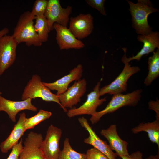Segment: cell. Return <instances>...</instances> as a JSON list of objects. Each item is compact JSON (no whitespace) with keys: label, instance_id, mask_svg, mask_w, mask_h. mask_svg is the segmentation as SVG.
<instances>
[{"label":"cell","instance_id":"obj_27","mask_svg":"<svg viewBox=\"0 0 159 159\" xmlns=\"http://www.w3.org/2000/svg\"><path fill=\"white\" fill-rule=\"evenodd\" d=\"M86 154L87 159H109L104 154L94 148L88 149Z\"/></svg>","mask_w":159,"mask_h":159},{"label":"cell","instance_id":"obj_1","mask_svg":"<svg viewBox=\"0 0 159 159\" xmlns=\"http://www.w3.org/2000/svg\"><path fill=\"white\" fill-rule=\"evenodd\" d=\"M129 5V10L132 17V26L136 33L139 35H146L152 32L148 21V17L150 14L158 11L154 8L149 0H138L135 4L127 0Z\"/></svg>","mask_w":159,"mask_h":159},{"label":"cell","instance_id":"obj_24","mask_svg":"<svg viewBox=\"0 0 159 159\" xmlns=\"http://www.w3.org/2000/svg\"><path fill=\"white\" fill-rule=\"evenodd\" d=\"M52 115V113L49 111L40 110L38 112L33 116L25 120V129H33L38 124L49 118Z\"/></svg>","mask_w":159,"mask_h":159},{"label":"cell","instance_id":"obj_20","mask_svg":"<svg viewBox=\"0 0 159 159\" xmlns=\"http://www.w3.org/2000/svg\"><path fill=\"white\" fill-rule=\"evenodd\" d=\"M131 131L134 134L141 132H146L150 140L157 144L159 150V120L156 119L151 122L140 123L132 128Z\"/></svg>","mask_w":159,"mask_h":159},{"label":"cell","instance_id":"obj_17","mask_svg":"<svg viewBox=\"0 0 159 159\" xmlns=\"http://www.w3.org/2000/svg\"><path fill=\"white\" fill-rule=\"evenodd\" d=\"M100 133L108 141L110 148L115 152L117 156L121 158L129 155L127 149L128 143L119 137L116 125L112 124L107 129L102 130Z\"/></svg>","mask_w":159,"mask_h":159},{"label":"cell","instance_id":"obj_12","mask_svg":"<svg viewBox=\"0 0 159 159\" xmlns=\"http://www.w3.org/2000/svg\"><path fill=\"white\" fill-rule=\"evenodd\" d=\"M137 39L143 43V46L141 50L135 56L127 58L126 56L127 49L122 48L124 54L122 57L121 61L124 63H129L131 61L136 60L140 61L144 55L153 52L155 48L159 49V33L158 32H152L150 34L146 35H139Z\"/></svg>","mask_w":159,"mask_h":159},{"label":"cell","instance_id":"obj_30","mask_svg":"<svg viewBox=\"0 0 159 159\" xmlns=\"http://www.w3.org/2000/svg\"><path fill=\"white\" fill-rule=\"evenodd\" d=\"M143 155L140 151L134 152L128 155L123 157L122 159H143Z\"/></svg>","mask_w":159,"mask_h":159},{"label":"cell","instance_id":"obj_28","mask_svg":"<svg viewBox=\"0 0 159 159\" xmlns=\"http://www.w3.org/2000/svg\"><path fill=\"white\" fill-rule=\"evenodd\" d=\"M23 140L21 138L19 142L14 145L12 148V150L7 159H18L19 155L23 147Z\"/></svg>","mask_w":159,"mask_h":159},{"label":"cell","instance_id":"obj_23","mask_svg":"<svg viewBox=\"0 0 159 159\" xmlns=\"http://www.w3.org/2000/svg\"><path fill=\"white\" fill-rule=\"evenodd\" d=\"M58 159H87L86 154L79 153L71 147L69 139H65L62 150H60Z\"/></svg>","mask_w":159,"mask_h":159},{"label":"cell","instance_id":"obj_22","mask_svg":"<svg viewBox=\"0 0 159 159\" xmlns=\"http://www.w3.org/2000/svg\"><path fill=\"white\" fill-rule=\"evenodd\" d=\"M35 20V30L40 41L42 43L45 42L48 40L50 31L47 20L44 15L36 17Z\"/></svg>","mask_w":159,"mask_h":159},{"label":"cell","instance_id":"obj_9","mask_svg":"<svg viewBox=\"0 0 159 159\" xmlns=\"http://www.w3.org/2000/svg\"><path fill=\"white\" fill-rule=\"evenodd\" d=\"M62 132L61 129L52 125L49 127L41 147L45 159H58Z\"/></svg>","mask_w":159,"mask_h":159},{"label":"cell","instance_id":"obj_31","mask_svg":"<svg viewBox=\"0 0 159 159\" xmlns=\"http://www.w3.org/2000/svg\"><path fill=\"white\" fill-rule=\"evenodd\" d=\"M9 32V29L6 28H4L0 30V38L6 35Z\"/></svg>","mask_w":159,"mask_h":159},{"label":"cell","instance_id":"obj_13","mask_svg":"<svg viewBox=\"0 0 159 159\" xmlns=\"http://www.w3.org/2000/svg\"><path fill=\"white\" fill-rule=\"evenodd\" d=\"M69 29L77 39L80 40L89 36L94 28L93 17L90 14H80L70 18Z\"/></svg>","mask_w":159,"mask_h":159},{"label":"cell","instance_id":"obj_7","mask_svg":"<svg viewBox=\"0 0 159 159\" xmlns=\"http://www.w3.org/2000/svg\"><path fill=\"white\" fill-rule=\"evenodd\" d=\"M72 7L69 6L62 8L59 0H49L44 16L47 19L50 31L54 29L55 23L67 26L69 22V15L72 13Z\"/></svg>","mask_w":159,"mask_h":159},{"label":"cell","instance_id":"obj_21","mask_svg":"<svg viewBox=\"0 0 159 159\" xmlns=\"http://www.w3.org/2000/svg\"><path fill=\"white\" fill-rule=\"evenodd\" d=\"M148 63V72L144 81L146 86L150 85L159 76V49L149 57Z\"/></svg>","mask_w":159,"mask_h":159},{"label":"cell","instance_id":"obj_6","mask_svg":"<svg viewBox=\"0 0 159 159\" xmlns=\"http://www.w3.org/2000/svg\"><path fill=\"white\" fill-rule=\"evenodd\" d=\"M125 66L120 73L110 84L104 86L100 90V96L105 94L114 95L126 92L127 82L130 77L140 70L138 66H131L129 63H124Z\"/></svg>","mask_w":159,"mask_h":159},{"label":"cell","instance_id":"obj_10","mask_svg":"<svg viewBox=\"0 0 159 159\" xmlns=\"http://www.w3.org/2000/svg\"><path fill=\"white\" fill-rule=\"evenodd\" d=\"M18 44L12 35L6 34L0 38V75L15 61Z\"/></svg>","mask_w":159,"mask_h":159},{"label":"cell","instance_id":"obj_14","mask_svg":"<svg viewBox=\"0 0 159 159\" xmlns=\"http://www.w3.org/2000/svg\"><path fill=\"white\" fill-rule=\"evenodd\" d=\"M81 126L87 130L89 136L84 142L92 146L106 155L109 159H116L117 155L110 148L107 142L101 139L89 124L87 120L82 117L78 119Z\"/></svg>","mask_w":159,"mask_h":159},{"label":"cell","instance_id":"obj_26","mask_svg":"<svg viewBox=\"0 0 159 159\" xmlns=\"http://www.w3.org/2000/svg\"><path fill=\"white\" fill-rule=\"evenodd\" d=\"M105 0H86V2L90 6L98 10L103 15H107L105 9Z\"/></svg>","mask_w":159,"mask_h":159},{"label":"cell","instance_id":"obj_25","mask_svg":"<svg viewBox=\"0 0 159 159\" xmlns=\"http://www.w3.org/2000/svg\"><path fill=\"white\" fill-rule=\"evenodd\" d=\"M48 0H36L34 2L32 13L35 17L44 15L48 5Z\"/></svg>","mask_w":159,"mask_h":159},{"label":"cell","instance_id":"obj_4","mask_svg":"<svg viewBox=\"0 0 159 159\" xmlns=\"http://www.w3.org/2000/svg\"><path fill=\"white\" fill-rule=\"evenodd\" d=\"M37 97L40 98L45 101L55 102L61 106L58 96L52 92L50 90L44 85L39 76L35 74L25 87L21 99L23 100Z\"/></svg>","mask_w":159,"mask_h":159},{"label":"cell","instance_id":"obj_8","mask_svg":"<svg viewBox=\"0 0 159 159\" xmlns=\"http://www.w3.org/2000/svg\"><path fill=\"white\" fill-rule=\"evenodd\" d=\"M87 86L86 80L81 79L75 81L65 92L58 96L61 107L65 112H67V108L72 109L80 102L86 91Z\"/></svg>","mask_w":159,"mask_h":159},{"label":"cell","instance_id":"obj_29","mask_svg":"<svg viewBox=\"0 0 159 159\" xmlns=\"http://www.w3.org/2000/svg\"><path fill=\"white\" fill-rule=\"evenodd\" d=\"M149 109L154 111L156 113V119L159 120V100L157 98L156 101L151 100L148 103Z\"/></svg>","mask_w":159,"mask_h":159},{"label":"cell","instance_id":"obj_18","mask_svg":"<svg viewBox=\"0 0 159 159\" xmlns=\"http://www.w3.org/2000/svg\"><path fill=\"white\" fill-rule=\"evenodd\" d=\"M83 73L82 65L79 64L71 70L69 74L56 81L52 83L43 82L44 85L50 90L57 91V96L63 93L68 89L69 84L72 82L81 79Z\"/></svg>","mask_w":159,"mask_h":159},{"label":"cell","instance_id":"obj_16","mask_svg":"<svg viewBox=\"0 0 159 159\" xmlns=\"http://www.w3.org/2000/svg\"><path fill=\"white\" fill-rule=\"evenodd\" d=\"M0 92V112L4 111L8 115L12 121L16 122V116L20 111L29 110L33 111H37V108L31 102L32 99L28 98L21 101H13L2 97Z\"/></svg>","mask_w":159,"mask_h":159},{"label":"cell","instance_id":"obj_19","mask_svg":"<svg viewBox=\"0 0 159 159\" xmlns=\"http://www.w3.org/2000/svg\"><path fill=\"white\" fill-rule=\"evenodd\" d=\"M26 118L24 113L20 114L19 120L11 133L7 139L1 143L0 149L2 153H7L18 143L19 140L26 131L25 125Z\"/></svg>","mask_w":159,"mask_h":159},{"label":"cell","instance_id":"obj_11","mask_svg":"<svg viewBox=\"0 0 159 159\" xmlns=\"http://www.w3.org/2000/svg\"><path fill=\"white\" fill-rule=\"evenodd\" d=\"M42 135L32 131L27 135L18 159H45L41 147Z\"/></svg>","mask_w":159,"mask_h":159},{"label":"cell","instance_id":"obj_3","mask_svg":"<svg viewBox=\"0 0 159 159\" xmlns=\"http://www.w3.org/2000/svg\"><path fill=\"white\" fill-rule=\"evenodd\" d=\"M142 91L140 89L125 94L119 93L113 95L105 109L97 112L91 116L90 119L91 123L92 124L96 123L105 115L113 113L122 107L136 106L140 100Z\"/></svg>","mask_w":159,"mask_h":159},{"label":"cell","instance_id":"obj_2","mask_svg":"<svg viewBox=\"0 0 159 159\" xmlns=\"http://www.w3.org/2000/svg\"><path fill=\"white\" fill-rule=\"evenodd\" d=\"M36 17L31 11H27L21 15L12 35L18 44L25 43L30 46H40L42 42L36 32L34 20Z\"/></svg>","mask_w":159,"mask_h":159},{"label":"cell","instance_id":"obj_5","mask_svg":"<svg viewBox=\"0 0 159 159\" xmlns=\"http://www.w3.org/2000/svg\"><path fill=\"white\" fill-rule=\"evenodd\" d=\"M101 81L97 82L93 88V90L87 95L85 102L77 108H73L69 109L67 112V115L69 118L83 115L91 116L97 111L98 107L106 101V97L100 99V87Z\"/></svg>","mask_w":159,"mask_h":159},{"label":"cell","instance_id":"obj_15","mask_svg":"<svg viewBox=\"0 0 159 159\" xmlns=\"http://www.w3.org/2000/svg\"><path fill=\"white\" fill-rule=\"evenodd\" d=\"M53 27L56 32V40L60 50L80 49L85 47L84 43L76 38L67 26L55 23Z\"/></svg>","mask_w":159,"mask_h":159},{"label":"cell","instance_id":"obj_32","mask_svg":"<svg viewBox=\"0 0 159 159\" xmlns=\"http://www.w3.org/2000/svg\"><path fill=\"white\" fill-rule=\"evenodd\" d=\"M159 151L157 154L155 155H151L145 159H159Z\"/></svg>","mask_w":159,"mask_h":159}]
</instances>
